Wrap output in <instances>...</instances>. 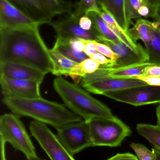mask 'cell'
I'll use <instances>...</instances> for the list:
<instances>
[{
    "label": "cell",
    "instance_id": "6da1fadb",
    "mask_svg": "<svg viewBox=\"0 0 160 160\" xmlns=\"http://www.w3.org/2000/svg\"><path fill=\"white\" fill-rule=\"evenodd\" d=\"M39 26L0 29V63L20 64L46 74L52 73L53 62L39 33Z\"/></svg>",
    "mask_w": 160,
    "mask_h": 160
},
{
    "label": "cell",
    "instance_id": "7a4b0ae2",
    "mask_svg": "<svg viewBox=\"0 0 160 160\" xmlns=\"http://www.w3.org/2000/svg\"><path fill=\"white\" fill-rule=\"evenodd\" d=\"M3 102L14 114L28 117L49 124L57 129L67 124L82 121V118L69 110L66 106L43 98H23L4 97Z\"/></svg>",
    "mask_w": 160,
    "mask_h": 160
},
{
    "label": "cell",
    "instance_id": "3957f363",
    "mask_svg": "<svg viewBox=\"0 0 160 160\" xmlns=\"http://www.w3.org/2000/svg\"><path fill=\"white\" fill-rule=\"evenodd\" d=\"M53 86L66 107L85 120L115 117L109 107L93 98L88 91L77 84L59 77L54 79Z\"/></svg>",
    "mask_w": 160,
    "mask_h": 160
},
{
    "label": "cell",
    "instance_id": "277c9868",
    "mask_svg": "<svg viewBox=\"0 0 160 160\" xmlns=\"http://www.w3.org/2000/svg\"><path fill=\"white\" fill-rule=\"evenodd\" d=\"M93 147H117L131 134V130L119 118H97L88 121Z\"/></svg>",
    "mask_w": 160,
    "mask_h": 160
},
{
    "label": "cell",
    "instance_id": "5b68a950",
    "mask_svg": "<svg viewBox=\"0 0 160 160\" xmlns=\"http://www.w3.org/2000/svg\"><path fill=\"white\" fill-rule=\"evenodd\" d=\"M19 117L6 113L0 118V138L14 149L22 152L27 158L37 157L35 149Z\"/></svg>",
    "mask_w": 160,
    "mask_h": 160
},
{
    "label": "cell",
    "instance_id": "8992f818",
    "mask_svg": "<svg viewBox=\"0 0 160 160\" xmlns=\"http://www.w3.org/2000/svg\"><path fill=\"white\" fill-rule=\"evenodd\" d=\"M56 130L58 140L72 156L93 147L88 121L70 123Z\"/></svg>",
    "mask_w": 160,
    "mask_h": 160
},
{
    "label": "cell",
    "instance_id": "52a82bcc",
    "mask_svg": "<svg viewBox=\"0 0 160 160\" xmlns=\"http://www.w3.org/2000/svg\"><path fill=\"white\" fill-rule=\"evenodd\" d=\"M32 135L51 160H75L45 123L37 120L29 126Z\"/></svg>",
    "mask_w": 160,
    "mask_h": 160
},
{
    "label": "cell",
    "instance_id": "ba28073f",
    "mask_svg": "<svg viewBox=\"0 0 160 160\" xmlns=\"http://www.w3.org/2000/svg\"><path fill=\"white\" fill-rule=\"evenodd\" d=\"M103 95L117 101L136 106L160 103V86L147 84L107 92Z\"/></svg>",
    "mask_w": 160,
    "mask_h": 160
},
{
    "label": "cell",
    "instance_id": "9c48e42d",
    "mask_svg": "<svg viewBox=\"0 0 160 160\" xmlns=\"http://www.w3.org/2000/svg\"><path fill=\"white\" fill-rule=\"evenodd\" d=\"M80 18L73 13L64 18L53 22L50 24L56 32V38L65 40L80 38L86 40L99 42V36L93 29L90 31L84 30L79 24Z\"/></svg>",
    "mask_w": 160,
    "mask_h": 160
},
{
    "label": "cell",
    "instance_id": "30bf717a",
    "mask_svg": "<svg viewBox=\"0 0 160 160\" xmlns=\"http://www.w3.org/2000/svg\"><path fill=\"white\" fill-rule=\"evenodd\" d=\"M99 42L103 43L110 47L116 55V59L115 61L104 64L109 68H121L145 62L148 61V54L145 48L137 52L121 41H113L102 39Z\"/></svg>",
    "mask_w": 160,
    "mask_h": 160
},
{
    "label": "cell",
    "instance_id": "8fae6325",
    "mask_svg": "<svg viewBox=\"0 0 160 160\" xmlns=\"http://www.w3.org/2000/svg\"><path fill=\"white\" fill-rule=\"evenodd\" d=\"M0 83L4 97H16L23 98L41 97L39 90L40 84L37 82L0 77Z\"/></svg>",
    "mask_w": 160,
    "mask_h": 160
},
{
    "label": "cell",
    "instance_id": "7c38bea8",
    "mask_svg": "<svg viewBox=\"0 0 160 160\" xmlns=\"http://www.w3.org/2000/svg\"><path fill=\"white\" fill-rule=\"evenodd\" d=\"M39 24L6 0H0V29H14Z\"/></svg>",
    "mask_w": 160,
    "mask_h": 160
},
{
    "label": "cell",
    "instance_id": "4fadbf2b",
    "mask_svg": "<svg viewBox=\"0 0 160 160\" xmlns=\"http://www.w3.org/2000/svg\"><path fill=\"white\" fill-rule=\"evenodd\" d=\"M39 25L50 24L55 16L42 0H6Z\"/></svg>",
    "mask_w": 160,
    "mask_h": 160
},
{
    "label": "cell",
    "instance_id": "5bb4252c",
    "mask_svg": "<svg viewBox=\"0 0 160 160\" xmlns=\"http://www.w3.org/2000/svg\"><path fill=\"white\" fill-rule=\"evenodd\" d=\"M49 53L54 65L52 74L58 77L62 75L70 76L77 84L85 76L80 63L68 59L53 48L49 49Z\"/></svg>",
    "mask_w": 160,
    "mask_h": 160
},
{
    "label": "cell",
    "instance_id": "9a60e30c",
    "mask_svg": "<svg viewBox=\"0 0 160 160\" xmlns=\"http://www.w3.org/2000/svg\"><path fill=\"white\" fill-rule=\"evenodd\" d=\"M46 74L34 68L15 63H0V77L29 80L41 84Z\"/></svg>",
    "mask_w": 160,
    "mask_h": 160
},
{
    "label": "cell",
    "instance_id": "2e32d148",
    "mask_svg": "<svg viewBox=\"0 0 160 160\" xmlns=\"http://www.w3.org/2000/svg\"><path fill=\"white\" fill-rule=\"evenodd\" d=\"M147 85V84L144 81L136 79L109 78L86 85L83 88L93 94L103 95L107 92Z\"/></svg>",
    "mask_w": 160,
    "mask_h": 160
},
{
    "label": "cell",
    "instance_id": "e0dca14e",
    "mask_svg": "<svg viewBox=\"0 0 160 160\" xmlns=\"http://www.w3.org/2000/svg\"><path fill=\"white\" fill-rule=\"evenodd\" d=\"M101 7L105 8L127 32L129 26L132 24L130 17L127 0H103Z\"/></svg>",
    "mask_w": 160,
    "mask_h": 160
},
{
    "label": "cell",
    "instance_id": "ac0fdd59",
    "mask_svg": "<svg viewBox=\"0 0 160 160\" xmlns=\"http://www.w3.org/2000/svg\"><path fill=\"white\" fill-rule=\"evenodd\" d=\"M101 12L100 14L101 18L121 42L136 52H140L144 49L141 44H137L136 41L131 38L128 33L119 25L111 14L105 8L101 7Z\"/></svg>",
    "mask_w": 160,
    "mask_h": 160
},
{
    "label": "cell",
    "instance_id": "d6986e66",
    "mask_svg": "<svg viewBox=\"0 0 160 160\" xmlns=\"http://www.w3.org/2000/svg\"><path fill=\"white\" fill-rule=\"evenodd\" d=\"M156 25L155 22H151L145 19H138L132 28L129 29L127 33L134 41L141 39L145 44L151 41L152 33Z\"/></svg>",
    "mask_w": 160,
    "mask_h": 160
},
{
    "label": "cell",
    "instance_id": "ffe728a7",
    "mask_svg": "<svg viewBox=\"0 0 160 160\" xmlns=\"http://www.w3.org/2000/svg\"><path fill=\"white\" fill-rule=\"evenodd\" d=\"M130 17L131 19L153 18L156 6L150 0H127Z\"/></svg>",
    "mask_w": 160,
    "mask_h": 160
},
{
    "label": "cell",
    "instance_id": "44dd1931",
    "mask_svg": "<svg viewBox=\"0 0 160 160\" xmlns=\"http://www.w3.org/2000/svg\"><path fill=\"white\" fill-rule=\"evenodd\" d=\"M86 16H89L92 19L93 22L92 29L98 35L100 38V41L102 39L113 41H120L106 22L101 18L100 14L96 12H92L87 14Z\"/></svg>",
    "mask_w": 160,
    "mask_h": 160
},
{
    "label": "cell",
    "instance_id": "7402d4cb",
    "mask_svg": "<svg viewBox=\"0 0 160 160\" xmlns=\"http://www.w3.org/2000/svg\"><path fill=\"white\" fill-rule=\"evenodd\" d=\"M158 25V23L156 22L151 41L145 45L148 56L147 62L153 64L160 65V32Z\"/></svg>",
    "mask_w": 160,
    "mask_h": 160
},
{
    "label": "cell",
    "instance_id": "603a6c76",
    "mask_svg": "<svg viewBox=\"0 0 160 160\" xmlns=\"http://www.w3.org/2000/svg\"><path fill=\"white\" fill-rule=\"evenodd\" d=\"M53 48L57 50L64 56L77 62H81L89 58L84 52H78L74 50L70 45L68 40L56 38Z\"/></svg>",
    "mask_w": 160,
    "mask_h": 160
},
{
    "label": "cell",
    "instance_id": "cb8c5ba5",
    "mask_svg": "<svg viewBox=\"0 0 160 160\" xmlns=\"http://www.w3.org/2000/svg\"><path fill=\"white\" fill-rule=\"evenodd\" d=\"M137 132L147 140L154 148L160 150V128L157 125L139 124L136 127Z\"/></svg>",
    "mask_w": 160,
    "mask_h": 160
},
{
    "label": "cell",
    "instance_id": "d4e9b609",
    "mask_svg": "<svg viewBox=\"0 0 160 160\" xmlns=\"http://www.w3.org/2000/svg\"><path fill=\"white\" fill-rule=\"evenodd\" d=\"M74 15L80 18L90 12H94L100 14L101 8L97 0H80L73 4Z\"/></svg>",
    "mask_w": 160,
    "mask_h": 160
},
{
    "label": "cell",
    "instance_id": "484cf974",
    "mask_svg": "<svg viewBox=\"0 0 160 160\" xmlns=\"http://www.w3.org/2000/svg\"><path fill=\"white\" fill-rule=\"evenodd\" d=\"M42 2L55 15L72 13L73 4L70 1L64 0H42Z\"/></svg>",
    "mask_w": 160,
    "mask_h": 160
},
{
    "label": "cell",
    "instance_id": "4316f807",
    "mask_svg": "<svg viewBox=\"0 0 160 160\" xmlns=\"http://www.w3.org/2000/svg\"><path fill=\"white\" fill-rule=\"evenodd\" d=\"M130 146L136 153L139 160H157L155 148L150 150L142 144L135 143H132Z\"/></svg>",
    "mask_w": 160,
    "mask_h": 160
},
{
    "label": "cell",
    "instance_id": "83f0119b",
    "mask_svg": "<svg viewBox=\"0 0 160 160\" xmlns=\"http://www.w3.org/2000/svg\"><path fill=\"white\" fill-rule=\"evenodd\" d=\"M95 45L98 52L110 58L112 61H115L116 59V55L110 47L103 43L96 41H95Z\"/></svg>",
    "mask_w": 160,
    "mask_h": 160
},
{
    "label": "cell",
    "instance_id": "f1b7e54d",
    "mask_svg": "<svg viewBox=\"0 0 160 160\" xmlns=\"http://www.w3.org/2000/svg\"><path fill=\"white\" fill-rule=\"evenodd\" d=\"M80 64L85 74L94 73L98 69L100 66L90 58L85 59Z\"/></svg>",
    "mask_w": 160,
    "mask_h": 160
},
{
    "label": "cell",
    "instance_id": "f546056e",
    "mask_svg": "<svg viewBox=\"0 0 160 160\" xmlns=\"http://www.w3.org/2000/svg\"><path fill=\"white\" fill-rule=\"evenodd\" d=\"M142 77H160V65L151 64L147 66L145 68Z\"/></svg>",
    "mask_w": 160,
    "mask_h": 160
},
{
    "label": "cell",
    "instance_id": "4dcf8cb0",
    "mask_svg": "<svg viewBox=\"0 0 160 160\" xmlns=\"http://www.w3.org/2000/svg\"><path fill=\"white\" fill-rule=\"evenodd\" d=\"M85 40L80 38H72L68 41L74 50L78 52H83L85 47Z\"/></svg>",
    "mask_w": 160,
    "mask_h": 160
},
{
    "label": "cell",
    "instance_id": "1f68e13d",
    "mask_svg": "<svg viewBox=\"0 0 160 160\" xmlns=\"http://www.w3.org/2000/svg\"><path fill=\"white\" fill-rule=\"evenodd\" d=\"M79 24L85 30L90 31L93 28V22L89 16H82L79 19Z\"/></svg>",
    "mask_w": 160,
    "mask_h": 160
},
{
    "label": "cell",
    "instance_id": "d6a6232c",
    "mask_svg": "<svg viewBox=\"0 0 160 160\" xmlns=\"http://www.w3.org/2000/svg\"><path fill=\"white\" fill-rule=\"evenodd\" d=\"M89 58L97 63L100 65L107 64L112 62L111 59H108V58H106V56L98 52L89 56Z\"/></svg>",
    "mask_w": 160,
    "mask_h": 160
},
{
    "label": "cell",
    "instance_id": "836d02e7",
    "mask_svg": "<svg viewBox=\"0 0 160 160\" xmlns=\"http://www.w3.org/2000/svg\"><path fill=\"white\" fill-rule=\"evenodd\" d=\"M132 78L142 80L146 82L147 84L150 85L160 86V77L154 78V77H142V76H138V77H134Z\"/></svg>",
    "mask_w": 160,
    "mask_h": 160
},
{
    "label": "cell",
    "instance_id": "e575fe53",
    "mask_svg": "<svg viewBox=\"0 0 160 160\" xmlns=\"http://www.w3.org/2000/svg\"><path fill=\"white\" fill-rule=\"evenodd\" d=\"M107 160H139L137 156L129 153L117 154Z\"/></svg>",
    "mask_w": 160,
    "mask_h": 160
},
{
    "label": "cell",
    "instance_id": "d590c367",
    "mask_svg": "<svg viewBox=\"0 0 160 160\" xmlns=\"http://www.w3.org/2000/svg\"><path fill=\"white\" fill-rule=\"evenodd\" d=\"M84 52L89 57L98 52L95 47V41L85 40V47Z\"/></svg>",
    "mask_w": 160,
    "mask_h": 160
},
{
    "label": "cell",
    "instance_id": "8d00e7d4",
    "mask_svg": "<svg viewBox=\"0 0 160 160\" xmlns=\"http://www.w3.org/2000/svg\"><path fill=\"white\" fill-rule=\"evenodd\" d=\"M6 142L1 139V160H6L5 151V145Z\"/></svg>",
    "mask_w": 160,
    "mask_h": 160
},
{
    "label": "cell",
    "instance_id": "74e56055",
    "mask_svg": "<svg viewBox=\"0 0 160 160\" xmlns=\"http://www.w3.org/2000/svg\"><path fill=\"white\" fill-rule=\"evenodd\" d=\"M156 6L157 7L153 18L156 20V22L160 24V7Z\"/></svg>",
    "mask_w": 160,
    "mask_h": 160
},
{
    "label": "cell",
    "instance_id": "f35d334b",
    "mask_svg": "<svg viewBox=\"0 0 160 160\" xmlns=\"http://www.w3.org/2000/svg\"><path fill=\"white\" fill-rule=\"evenodd\" d=\"M157 126L160 128V103L157 108Z\"/></svg>",
    "mask_w": 160,
    "mask_h": 160
},
{
    "label": "cell",
    "instance_id": "ab89813d",
    "mask_svg": "<svg viewBox=\"0 0 160 160\" xmlns=\"http://www.w3.org/2000/svg\"><path fill=\"white\" fill-rule=\"evenodd\" d=\"M153 4L157 6L160 7V0H150Z\"/></svg>",
    "mask_w": 160,
    "mask_h": 160
},
{
    "label": "cell",
    "instance_id": "60d3db41",
    "mask_svg": "<svg viewBox=\"0 0 160 160\" xmlns=\"http://www.w3.org/2000/svg\"><path fill=\"white\" fill-rule=\"evenodd\" d=\"M157 155V160H160V150L158 148H154Z\"/></svg>",
    "mask_w": 160,
    "mask_h": 160
},
{
    "label": "cell",
    "instance_id": "b9f144b4",
    "mask_svg": "<svg viewBox=\"0 0 160 160\" xmlns=\"http://www.w3.org/2000/svg\"><path fill=\"white\" fill-rule=\"evenodd\" d=\"M28 160H44L40 158H39L37 156L36 157H34V158H30L28 159Z\"/></svg>",
    "mask_w": 160,
    "mask_h": 160
},
{
    "label": "cell",
    "instance_id": "7bdbcfd3",
    "mask_svg": "<svg viewBox=\"0 0 160 160\" xmlns=\"http://www.w3.org/2000/svg\"><path fill=\"white\" fill-rule=\"evenodd\" d=\"M97 2L98 3L99 5V6L100 7L101 5V4H102V1H103V0H97Z\"/></svg>",
    "mask_w": 160,
    "mask_h": 160
},
{
    "label": "cell",
    "instance_id": "ee69618b",
    "mask_svg": "<svg viewBox=\"0 0 160 160\" xmlns=\"http://www.w3.org/2000/svg\"><path fill=\"white\" fill-rule=\"evenodd\" d=\"M158 28L159 30V31L160 32V24L158 23Z\"/></svg>",
    "mask_w": 160,
    "mask_h": 160
}]
</instances>
